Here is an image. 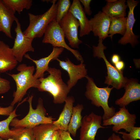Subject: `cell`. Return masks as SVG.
<instances>
[{
  "mask_svg": "<svg viewBox=\"0 0 140 140\" xmlns=\"http://www.w3.org/2000/svg\"><path fill=\"white\" fill-rule=\"evenodd\" d=\"M85 78L87 80L85 92L86 97L91 101L93 105L97 107L102 108L104 111L102 116L103 120L111 118L116 113L115 108L113 106L109 107L108 104V99L113 87L110 88L108 86L99 88L96 86L92 78L87 75Z\"/></svg>",
  "mask_w": 140,
  "mask_h": 140,
  "instance_id": "obj_3",
  "label": "cell"
},
{
  "mask_svg": "<svg viewBox=\"0 0 140 140\" xmlns=\"http://www.w3.org/2000/svg\"><path fill=\"white\" fill-rule=\"evenodd\" d=\"M107 140H112L111 136H110Z\"/></svg>",
  "mask_w": 140,
  "mask_h": 140,
  "instance_id": "obj_39",
  "label": "cell"
},
{
  "mask_svg": "<svg viewBox=\"0 0 140 140\" xmlns=\"http://www.w3.org/2000/svg\"><path fill=\"white\" fill-rule=\"evenodd\" d=\"M102 116L92 112L82 118L79 140H95L98 129L107 128L101 125Z\"/></svg>",
  "mask_w": 140,
  "mask_h": 140,
  "instance_id": "obj_9",
  "label": "cell"
},
{
  "mask_svg": "<svg viewBox=\"0 0 140 140\" xmlns=\"http://www.w3.org/2000/svg\"><path fill=\"white\" fill-rule=\"evenodd\" d=\"M10 89V82L6 79L1 78L0 75V94L7 92Z\"/></svg>",
  "mask_w": 140,
  "mask_h": 140,
  "instance_id": "obj_30",
  "label": "cell"
},
{
  "mask_svg": "<svg viewBox=\"0 0 140 140\" xmlns=\"http://www.w3.org/2000/svg\"><path fill=\"white\" fill-rule=\"evenodd\" d=\"M136 119V115L130 113L125 107H120L111 117L103 120L102 125L105 127L113 125L112 130L116 133L122 129L129 132L135 126Z\"/></svg>",
  "mask_w": 140,
  "mask_h": 140,
  "instance_id": "obj_8",
  "label": "cell"
},
{
  "mask_svg": "<svg viewBox=\"0 0 140 140\" xmlns=\"http://www.w3.org/2000/svg\"><path fill=\"white\" fill-rule=\"evenodd\" d=\"M33 95L29 96L28 100L29 104V111L27 114L22 119L16 117L11 122L10 125L14 128H32L39 125L53 123L55 118L51 116H46V110L43 105V99L40 97L36 109L32 106Z\"/></svg>",
  "mask_w": 140,
  "mask_h": 140,
  "instance_id": "obj_4",
  "label": "cell"
},
{
  "mask_svg": "<svg viewBox=\"0 0 140 140\" xmlns=\"http://www.w3.org/2000/svg\"><path fill=\"white\" fill-rule=\"evenodd\" d=\"M102 9V12L110 18L125 17L128 7L125 0H107Z\"/></svg>",
  "mask_w": 140,
  "mask_h": 140,
  "instance_id": "obj_20",
  "label": "cell"
},
{
  "mask_svg": "<svg viewBox=\"0 0 140 140\" xmlns=\"http://www.w3.org/2000/svg\"><path fill=\"white\" fill-rule=\"evenodd\" d=\"M18 63L12 48L3 41L0 40V73L12 70Z\"/></svg>",
  "mask_w": 140,
  "mask_h": 140,
  "instance_id": "obj_18",
  "label": "cell"
},
{
  "mask_svg": "<svg viewBox=\"0 0 140 140\" xmlns=\"http://www.w3.org/2000/svg\"><path fill=\"white\" fill-rule=\"evenodd\" d=\"M111 136L112 140H122L119 135H116L114 133H113Z\"/></svg>",
  "mask_w": 140,
  "mask_h": 140,
  "instance_id": "obj_37",
  "label": "cell"
},
{
  "mask_svg": "<svg viewBox=\"0 0 140 140\" xmlns=\"http://www.w3.org/2000/svg\"><path fill=\"white\" fill-rule=\"evenodd\" d=\"M59 24L71 46L79 48V44L82 42L78 37V29L80 25L77 20L68 12Z\"/></svg>",
  "mask_w": 140,
  "mask_h": 140,
  "instance_id": "obj_10",
  "label": "cell"
},
{
  "mask_svg": "<svg viewBox=\"0 0 140 140\" xmlns=\"http://www.w3.org/2000/svg\"><path fill=\"white\" fill-rule=\"evenodd\" d=\"M17 107L6 119L0 121V137L6 139L12 138L15 133V130L10 129L9 126L12 120L18 115L16 113Z\"/></svg>",
  "mask_w": 140,
  "mask_h": 140,
  "instance_id": "obj_25",
  "label": "cell"
},
{
  "mask_svg": "<svg viewBox=\"0 0 140 140\" xmlns=\"http://www.w3.org/2000/svg\"><path fill=\"white\" fill-rule=\"evenodd\" d=\"M55 60L59 62L61 67L68 73L69 79L67 82V85L70 89L76 85L79 80L85 77L87 75V69L83 63L75 65L68 58L65 61H61L58 58Z\"/></svg>",
  "mask_w": 140,
  "mask_h": 140,
  "instance_id": "obj_13",
  "label": "cell"
},
{
  "mask_svg": "<svg viewBox=\"0 0 140 140\" xmlns=\"http://www.w3.org/2000/svg\"><path fill=\"white\" fill-rule=\"evenodd\" d=\"M77 20L80 26L79 36L82 37L89 34L91 31L89 20L86 15L79 0H73L68 11Z\"/></svg>",
  "mask_w": 140,
  "mask_h": 140,
  "instance_id": "obj_17",
  "label": "cell"
},
{
  "mask_svg": "<svg viewBox=\"0 0 140 140\" xmlns=\"http://www.w3.org/2000/svg\"><path fill=\"white\" fill-rule=\"evenodd\" d=\"M81 3L84 6L83 9L85 14L90 16L92 13V11L90 9V4L91 0H80Z\"/></svg>",
  "mask_w": 140,
  "mask_h": 140,
  "instance_id": "obj_31",
  "label": "cell"
},
{
  "mask_svg": "<svg viewBox=\"0 0 140 140\" xmlns=\"http://www.w3.org/2000/svg\"><path fill=\"white\" fill-rule=\"evenodd\" d=\"M48 140H60V136L58 130L54 131Z\"/></svg>",
  "mask_w": 140,
  "mask_h": 140,
  "instance_id": "obj_34",
  "label": "cell"
},
{
  "mask_svg": "<svg viewBox=\"0 0 140 140\" xmlns=\"http://www.w3.org/2000/svg\"><path fill=\"white\" fill-rule=\"evenodd\" d=\"M60 140H74L71 137L70 133L67 131L58 129Z\"/></svg>",
  "mask_w": 140,
  "mask_h": 140,
  "instance_id": "obj_33",
  "label": "cell"
},
{
  "mask_svg": "<svg viewBox=\"0 0 140 140\" xmlns=\"http://www.w3.org/2000/svg\"><path fill=\"white\" fill-rule=\"evenodd\" d=\"M15 21L17 24L15 29L16 37L12 48L17 60L20 62L26 52L34 51V48L32 45L33 39L24 35L21 30V24L17 18Z\"/></svg>",
  "mask_w": 140,
  "mask_h": 140,
  "instance_id": "obj_11",
  "label": "cell"
},
{
  "mask_svg": "<svg viewBox=\"0 0 140 140\" xmlns=\"http://www.w3.org/2000/svg\"><path fill=\"white\" fill-rule=\"evenodd\" d=\"M0 140H15L13 138H9L6 139H4L0 137Z\"/></svg>",
  "mask_w": 140,
  "mask_h": 140,
  "instance_id": "obj_38",
  "label": "cell"
},
{
  "mask_svg": "<svg viewBox=\"0 0 140 140\" xmlns=\"http://www.w3.org/2000/svg\"><path fill=\"white\" fill-rule=\"evenodd\" d=\"M120 60L121 58L120 56L117 54H113L111 58V62L114 65L120 61Z\"/></svg>",
  "mask_w": 140,
  "mask_h": 140,
  "instance_id": "obj_36",
  "label": "cell"
},
{
  "mask_svg": "<svg viewBox=\"0 0 140 140\" xmlns=\"http://www.w3.org/2000/svg\"><path fill=\"white\" fill-rule=\"evenodd\" d=\"M47 71L49 74L46 78L38 79L39 83L37 88L39 91L50 93L54 103L62 104L65 102L71 89L63 82L60 69L50 67Z\"/></svg>",
  "mask_w": 140,
  "mask_h": 140,
  "instance_id": "obj_1",
  "label": "cell"
},
{
  "mask_svg": "<svg viewBox=\"0 0 140 140\" xmlns=\"http://www.w3.org/2000/svg\"><path fill=\"white\" fill-rule=\"evenodd\" d=\"M75 101L74 97L72 96H67L65 101V104L62 111L58 119L53 121V123L57 126L59 129L67 131L73 112V103Z\"/></svg>",
  "mask_w": 140,
  "mask_h": 140,
  "instance_id": "obj_21",
  "label": "cell"
},
{
  "mask_svg": "<svg viewBox=\"0 0 140 140\" xmlns=\"http://www.w3.org/2000/svg\"><path fill=\"white\" fill-rule=\"evenodd\" d=\"M4 5L15 13L17 12L18 14L24 9H30L32 5V0H2Z\"/></svg>",
  "mask_w": 140,
  "mask_h": 140,
  "instance_id": "obj_26",
  "label": "cell"
},
{
  "mask_svg": "<svg viewBox=\"0 0 140 140\" xmlns=\"http://www.w3.org/2000/svg\"><path fill=\"white\" fill-rule=\"evenodd\" d=\"M127 2L129 11L127 17L126 31L123 36L118 40V43L122 45L129 43L133 47L139 43L138 40L139 36L134 33L133 29L136 21L134 10L139 1L134 0H128Z\"/></svg>",
  "mask_w": 140,
  "mask_h": 140,
  "instance_id": "obj_12",
  "label": "cell"
},
{
  "mask_svg": "<svg viewBox=\"0 0 140 140\" xmlns=\"http://www.w3.org/2000/svg\"><path fill=\"white\" fill-rule=\"evenodd\" d=\"M32 129L34 140H48L53 132L59 128L52 123L41 124Z\"/></svg>",
  "mask_w": 140,
  "mask_h": 140,
  "instance_id": "obj_22",
  "label": "cell"
},
{
  "mask_svg": "<svg viewBox=\"0 0 140 140\" xmlns=\"http://www.w3.org/2000/svg\"><path fill=\"white\" fill-rule=\"evenodd\" d=\"M83 108L82 104L79 103L73 108L67 131L74 137L76 136L77 130L81 125L82 118L81 113Z\"/></svg>",
  "mask_w": 140,
  "mask_h": 140,
  "instance_id": "obj_23",
  "label": "cell"
},
{
  "mask_svg": "<svg viewBox=\"0 0 140 140\" xmlns=\"http://www.w3.org/2000/svg\"><path fill=\"white\" fill-rule=\"evenodd\" d=\"M127 133L125 132L119 131L118 133L122 135L123 140H137L140 139V127H133Z\"/></svg>",
  "mask_w": 140,
  "mask_h": 140,
  "instance_id": "obj_29",
  "label": "cell"
},
{
  "mask_svg": "<svg viewBox=\"0 0 140 140\" xmlns=\"http://www.w3.org/2000/svg\"><path fill=\"white\" fill-rule=\"evenodd\" d=\"M125 92L123 96L115 101V104L120 107H125L130 103L140 100V84L136 79H128L124 86Z\"/></svg>",
  "mask_w": 140,
  "mask_h": 140,
  "instance_id": "obj_15",
  "label": "cell"
},
{
  "mask_svg": "<svg viewBox=\"0 0 140 140\" xmlns=\"http://www.w3.org/2000/svg\"><path fill=\"white\" fill-rule=\"evenodd\" d=\"M64 49V48L61 47H53L52 52L48 56L38 60L32 59L28 54L25 55L24 56L25 58L31 60L36 65V70L33 75L35 79L44 77V72L47 71L49 68L48 64L50 62L58 58Z\"/></svg>",
  "mask_w": 140,
  "mask_h": 140,
  "instance_id": "obj_16",
  "label": "cell"
},
{
  "mask_svg": "<svg viewBox=\"0 0 140 140\" xmlns=\"http://www.w3.org/2000/svg\"><path fill=\"white\" fill-rule=\"evenodd\" d=\"M15 14L4 5L2 0H0V31L11 39L13 38L11 27L16 18Z\"/></svg>",
  "mask_w": 140,
  "mask_h": 140,
  "instance_id": "obj_19",
  "label": "cell"
},
{
  "mask_svg": "<svg viewBox=\"0 0 140 140\" xmlns=\"http://www.w3.org/2000/svg\"><path fill=\"white\" fill-rule=\"evenodd\" d=\"M111 18L99 11L89 20L91 31L94 35L103 40L108 37Z\"/></svg>",
  "mask_w": 140,
  "mask_h": 140,
  "instance_id": "obj_14",
  "label": "cell"
},
{
  "mask_svg": "<svg viewBox=\"0 0 140 140\" xmlns=\"http://www.w3.org/2000/svg\"><path fill=\"white\" fill-rule=\"evenodd\" d=\"M57 13L56 20L58 23L68 12L71 6L69 0H59L57 2Z\"/></svg>",
  "mask_w": 140,
  "mask_h": 140,
  "instance_id": "obj_27",
  "label": "cell"
},
{
  "mask_svg": "<svg viewBox=\"0 0 140 140\" xmlns=\"http://www.w3.org/2000/svg\"><path fill=\"white\" fill-rule=\"evenodd\" d=\"M17 69L19 72L17 74H7L15 81L16 89L13 92V100L10 105L14 106L20 102L30 88H37L39 82L38 79H35L33 73L35 69L34 66H27L25 64L19 65Z\"/></svg>",
  "mask_w": 140,
  "mask_h": 140,
  "instance_id": "obj_2",
  "label": "cell"
},
{
  "mask_svg": "<svg viewBox=\"0 0 140 140\" xmlns=\"http://www.w3.org/2000/svg\"><path fill=\"white\" fill-rule=\"evenodd\" d=\"M13 110V106L11 105L6 107H0V115L9 116Z\"/></svg>",
  "mask_w": 140,
  "mask_h": 140,
  "instance_id": "obj_32",
  "label": "cell"
},
{
  "mask_svg": "<svg viewBox=\"0 0 140 140\" xmlns=\"http://www.w3.org/2000/svg\"><path fill=\"white\" fill-rule=\"evenodd\" d=\"M103 41L99 39L97 45L93 46V56L99 58H102L105 63L107 75L106 76L104 83L108 85V86L111 85L116 89H120L124 87L128 79L124 77L123 71L117 70L107 60L104 52L106 47L103 44Z\"/></svg>",
  "mask_w": 140,
  "mask_h": 140,
  "instance_id": "obj_6",
  "label": "cell"
},
{
  "mask_svg": "<svg viewBox=\"0 0 140 140\" xmlns=\"http://www.w3.org/2000/svg\"><path fill=\"white\" fill-rule=\"evenodd\" d=\"M127 19L126 17L111 18L108 37L112 39L113 36L116 34L123 36L126 31Z\"/></svg>",
  "mask_w": 140,
  "mask_h": 140,
  "instance_id": "obj_24",
  "label": "cell"
},
{
  "mask_svg": "<svg viewBox=\"0 0 140 140\" xmlns=\"http://www.w3.org/2000/svg\"><path fill=\"white\" fill-rule=\"evenodd\" d=\"M32 128H14L15 133L12 138L15 140H34Z\"/></svg>",
  "mask_w": 140,
  "mask_h": 140,
  "instance_id": "obj_28",
  "label": "cell"
},
{
  "mask_svg": "<svg viewBox=\"0 0 140 140\" xmlns=\"http://www.w3.org/2000/svg\"><path fill=\"white\" fill-rule=\"evenodd\" d=\"M42 42L51 44L53 47H61L70 51L77 59L81 63H83V59L77 50L70 47L65 39L64 33L56 19L51 22L47 26L44 33Z\"/></svg>",
  "mask_w": 140,
  "mask_h": 140,
  "instance_id": "obj_7",
  "label": "cell"
},
{
  "mask_svg": "<svg viewBox=\"0 0 140 140\" xmlns=\"http://www.w3.org/2000/svg\"><path fill=\"white\" fill-rule=\"evenodd\" d=\"M114 65L116 68L120 71H122L125 67L124 62L123 61L121 60Z\"/></svg>",
  "mask_w": 140,
  "mask_h": 140,
  "instance_id": "obj_35",
  "label": "cell"
},
{
  "mask_svg": "<svg viewBox=\"0 0 140 140\" xmlns=\"http://www.w3.org/2000/svg\"><path fill=\"white\" fill-rule=\"evenodd\" d=\"M57 1L53 0L51 7L43 14L35 15L28 13L29 23L23 32L25 36L33 39L42 37L49 24L56 19L58 5Z\"/></svg>",
  "mask_w": 140,
  "mask_h": 140,
  "instance_id": "obj_5",
  "label": "cell"
}]
</instances>
